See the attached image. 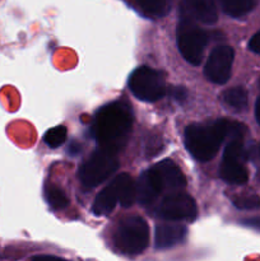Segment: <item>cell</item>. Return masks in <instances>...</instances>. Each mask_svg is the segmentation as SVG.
Masks as SVG:
<instances>
[{"label":"cell","instance_id":"cell-11","mask_svg":"<svg viewBox=\"0 0 260 261\" xmlns=\"http://www.w3.org/2000/svg\"><path fill=\"white\" fill-rule=\"evenodd\" d=\"M186 236V227L177 222L158 224L155 227L154 245L158 250H166L176 246L184 241Z\"/></svg>","mask_w":260,"mask_h":261},{"label":"cell","instance_id":"cell-3","mask_svg":"<svg viewBox=\"0 0 260 261\" xmlns=\"http://www.w3.org/2000/svg\"><path fill=\"white\" fill-rule=\"evenodd\" d=\"M231 122L217 120L213 124H194L186 127L185 145L195 160L206 162L214 158L222 142L228 138Z\"/></svg>","mask_w":260,"mask_h":261},{"label":"cell","instance_id":"cell-4","mask_svg":"<svg viewBox=\"0 0 260 261\" xmlns=\"http://www.w3.org/2000/svg\"><path fill=\"white\" fill-rule=\"evenodd\" d=\"M115 244L122 254H142L149 245V228L147 222L137 216L122 219L115 232Z\"/></svg>","mask_w":260,"mask_h":261},{"label":"cell","instance_id":"cell-7","mask_svg":"<svg viewBox=\"0 0 260 261\" xmlns=\"http://www.w3.org/2000/svg\"><path fill=\"white\" fill-rule=\"evenodd\" d=\"M208 36L195 23L181 20L177 27V46L188 63L199 65L203 60Z\"/></svg>","mask_w":260,"mask_h":261},{"label":"cell","instance_id":"cell-1","mask_svg":"<svg viewBox=\"0 0 260 261\" xmlns=\"http://www.w3.org/2000/svg\"><path fill=\"white\" fill-rule=\"evenodd\" d=\"M133 117L124 102H112L101 107L94 117L93 134L99 149L116 154L124 148L132 130Z\"/></svg>","mask_w":260,"mask_h":261},{"label":"cell","instance_id":"cell-12","mask_svg":"<svg viewBox=\"0 0 260 261\" xmlns=\"http://www.w3.org/2000/svg\"><path fill=\"white\" fill-rule=\"evenodd\" d=\"M111 186L114 188L116 193L117 201H120L121 206L129 208L135 203L137 199V185L134 180L130 177L127 173H121L117 176L111 182Z\"/></svg>","mask_w":260,"mask_h":261},{"label":"cell","instance_id":"cell-17","mask_svg":"<svg viewBox=\"0 0 260 261\" xmlns=\"http://www.w3.org/2000/svg\"><path fill=\"white\" fill-rule=\"evenodd\" d=\"M223 102L231 109L241 111L247 106V92L242 87L227 89L223 94Z\"/></svg>","mask_w":260,"mask_h":261},{"label":"cell","instance_id":"cell-14","mask_svg":"<svg viewBox=\"0 0 260 261\" xmlns=\"http://www.w3.org/2000/svg\"><path fill=\"white\" fill-rule=\"evenodd\" d=\"M173 0H137V7L145 17L162 18L172 8Z\"/></svg>","mask_w":260,"mask_h":261},{"label":"cell","instance_id":"cell-22","mask_svg":"<svg viewBox=\"0 0 260 261\" xmlns=\"http://www.w3.org/2000/svg\"><path fill=\"white\" fill-rule=\"evenodd\" d=\"M241 223L244 224V226L250 227V228H254V229H257V231H260V217L244 219V221H241Z\"/></svg>","mask_w":260,"mask_h":261},{"label":"cell","instance_id":"cell-2","mask_svg":"<svg viewBox=\"0 0 260 261\" xmlns=\"http://www.w3.org/2000/svg\"><path fill=\"white\" fill-rule=\"evenodd\" d=\"M185 186L186 178L180 167L165 160L143 173L137 185V195L142 204H150L161 194L181 193Z\"/></svg>","mask_w":260,"mask_h":261},{"label":"cell","instance_id":"cell-20","mask_svg":"<svg viewBox=\"0 0 260 261\" xmlns=\"http://www.w3.org/2000/svg\"><path fill=\"white\" fill-rule=\"evenodd\" d=\"M235 206L239 209H245V211H251V209H256L260 206V199L259 196L255 194H245V195H240L233 199Z\"/></svg>","mask_w":260,"mask_h":261},{"label":"cell","instance_id":"cell-6","mask_svg":"<svg viewBox=\"0 0 260 261\" xmlns=\"http://www.w3.org/2000/svg\"><path fill=\"white\" fill-rule=\"evenodd\" d=\"M119 167L116 154L98 149L79 168V180L86 188H96Z\"/></svg>","mask_w":260,"mask_h":261},{"label":"cell","instance_id":"cell-13","mask_svg":"<svg viewBox=\"0 0 260 261\" xmlns=\"http://www.w3.org/2000/svg\"><path fill=\"white\" fill-rule=\"evenodd\" d=\"M219 175L224 181L235 184V185H242L249 178L244 162H239V161L223 160L221 168H219Z\"/></svg>","mask_w":260,"mask_h":261},{"label":"cell","instance_id":"cell-24","mask_svg":"<svg viewBox=\"0 0 260 261\" xmlns=\"http://www.w3.org/2000/svg\"><path fill=\"white\" fill-rule=\"evenodd\" d=\"M255 116H256L257 122H259V125H260V97L256 102V107H255Z\"/></svg>","mask_w":260,"mask_h":261},{"label":"cell","instance_id":"cell-19","mask_svg":"<svg viewBox=\"0 0 260 261\" xmlns=\"http://www.w3.org/2000/svg\"><path fill=\"white\" fill-rule=\"evenodd\" d=\"M66 135H68L66 127L63 125H59V126L48 129L43 137V140L50 148H59L66 140Z\"/></svg>","mask_w":260,"mask_h":261},{"label":"cell","instance_id":"cell-8","mask_svg":"<svg viewBox=\"0 0 260 261\" xmlns=\"http://www.w3.org/2000/svg\"><path fill=\"white\" fill-rule=\"evenodd\" d=\"M158 216L168 222L193 221L196 217V204L184 193L170 194L158 206Z\"/></svg>","mask_w":260,"mask_h":261},{"label":"cell","instance_id":"cell-16","mask_svg":"<svg viewBox=\"0 0 260 261\" xmlns=\"http://www.w3.org/2000/svg\"><path fill=\"white\" fill-rule=\"evenodd\" d=\"M221 7L226 14L231 17H242L255 7V0H219Z\"/></svg>","mask_w":260,"mask_h":261},{"label":"cell","instance_id":"cell-15","mask_svg":"<svg viewBox=\"0 0 260 261\" xmlns=\"http://www.w3.org/2000/svg\"><path fill=\"white\" fill-rule=\"evenodd\" d=\"M117 203V196L114 188L111 185L106 186L98 195L93 203V213L96 216H109L114 211Z\"/></svg>","mask_w":260,"mask_h":261},{"label":"cell","instance_id":"cell-10","mask_svg":"<svg viewBox=\"0 0 260 261\" xmlns=\"http://www.w3.org/2000/svg\"><path fill=\"white\" fill-rule=\"evenodd\" d=\"M183 20L213 24L218 19L214 0H183L180 5Z\"/></svg>","mask_w":260,"mask_h":261},{"label":"cell","instance_id":"cell-21","mask_svg":"<svg viewBox=\"0 0 260 261\" xmlns=\"http://www.w3.org/2000/svg\"><path fill=\"white\" fill-rule=\"evenodd\" d=\"M249 47L250 50L254 51V53L260 54V32H257L256 35H254L251 37L249 42Z\"/></svg>","mask_w":260,"mask_h":261},{"label":"cell","instance_id":"cell-23","mask_svg":"<svg viewBox=\"0 0 260 261\" xmlns=\"http://www.w3.org/2000/svg\"><path fill=\"white\" fill-rule=\"evenodd\" d=\"M32 261H66V260L60 259V257H56V256H50V255H41V256L33 257Z\"/></svg>","mask_w":260,"mask_h":261},{"label":"cell","instance_id":"cell-5","mask_svg":"<svg viewBox=\"0 0 260 261\" xmlns=\"http://www.w3.org/2000/svg\"><path fill=\"white\" fill-rule=\"evenodd\" d=\"M129 87L137 98L145 102L158 101L166 93V82L162 73L149 66L135 69L129 78Z\"/></svg>","mask_w":260,"mask_h":261},{"label":"cell","instance_id":"cell-9","mask_svg":"<svg viewBox=\"0 0 260 261\" xmlns=\"http://www.w3.org/2000/svg\"><path fill=\"white\" fill-rule=\"evenodd\" d=\"M235 53L229 46H218L214 48L206 60L204 74L211 82L223 84L231 76Z\"/></svg>","mask_w":260,"mask_h":261},{"label":"cell","instance_id":"cell-18","mask_svg":"<svg viewBox=\"0 0 260 261\" xmlns=\"http://www.w3.org/2000/svg\"><path fill=\"white\" fill-rule=\"evenodd\" d=\"M45 196L47 203L50 204V206L53 209H56V211H60V209H64L68 206L69 200L66 198L65 193L61 190L59 186L55 185H47L45 190Z\"/></svg>","mask_w":260,"mask_h":261}]
</instances>
